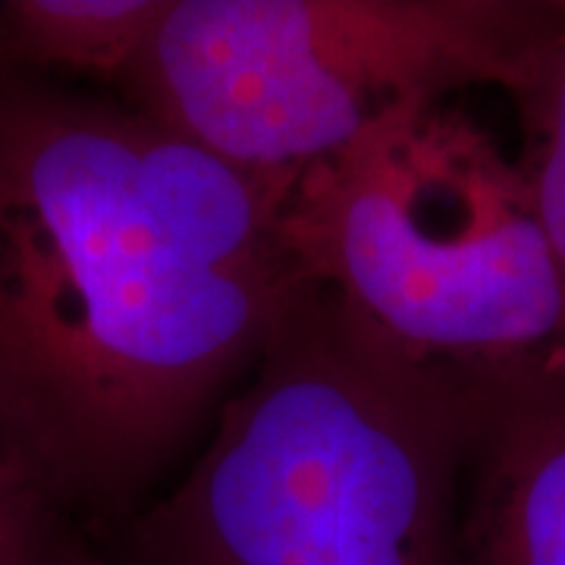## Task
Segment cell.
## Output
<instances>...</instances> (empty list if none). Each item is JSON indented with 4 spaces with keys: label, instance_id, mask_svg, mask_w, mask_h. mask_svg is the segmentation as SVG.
Masks as SVG:
<instances>
[{
    "label": "cell",
    "instance_id": "6da1fadb",
    "mask_svg": "<svg viewBox=\"0 0 565 565\" xmlns=\"http://www.w3.org/2000/svg\"><path fill=\"white\" fill-rule=\"evenodd\" d=\"M282 192L0 70V427L70 515H132L311 286Z\"/></svg>",
    "mask_w": 565,
    "mask_h": 565
},
{
    "label": "cell",
    "instance_id": "7a4b0ae2",
    "mask_svg": "<svg viewBox=\"0 0 565 565\" xmlns=\"http://www.w3.org/2000/svg\"><path fill=\"white\" fill-rule=\"evenodd\" d=\"M468 430L471 386L308 286L122 565H459Z\"/></svg>",
    "mask_w": 565,
    "mask_h": 565
},
{
    "label": "cell",
    "instance_id": "3957f363",
    "mask_svg": "<svg viewBox=\"0 0 565 565\" xmlns=\"http://www.w3.org/2000/svg\"><path fill=\"white\" fill-rule=\"evenodd\" d=\"M282 243L311 286L465 386L565 374V286L522 161L437 104L286 185Z\"/></svg>",
    "mask_w": 565,
    "mask_h": 565
},
{
    "label": "cell",
    "instance_id": "277c9868",
    "mask_svg": "<svg viewBox=\"0 0 565 565\" xmlns=\"http://www.w3.org/2000/svg\"><path fill=\"white\" fill-rule=\"evenodd\" d=\"M565 0H167L122 102L289 185L386 122L503 88L519 104Z\"/></svg>",
    "mask_w": 565,
    "mask_h": 565
},
{
    "label": "cell",
    "instance_id": "5b68a950",
    "mask_svg": "<svg viewBox=\"0 0 565 565\" xmlns=\"http://www.w3.org/2000/svg\"><path fill=\"white\" fill-rule=\"evenodd\" d=\"M459 565H565V374L471 386Z\"/></svg>",
    "mask_w": 565,
    "mask_h": 565
},
{
    "label": "cell",
    "instance_id": "8992f818",
    "mask_svg": "<svg viewBox=\"0 0 565 565\" xmlns=\"http://www.w3.org/2000/svg\"><path fill=\"white\" fill-rule=\"evenodd\" d=\"M167 13V0H13L0 3V54L120 85Z\"/></svg>",
    "mask_w": 565,
    "mask_h": 565
},
{
    "label": "cell",
    "instance_id": "52a82bcc",
    "mask_svg": "<svg viewBox=\"0 0 565 565\" xmlns=\"http://www.w3.org/2000/svg\"><path fill=\"white\" fill-rule=\"evenodd\" d=\"M0 565H104L0 427Z\"/></svg>",
    "mask_w": 565,
    "mask_h": 565
},
{
    "label": "cell",
    "instance_id": "ba28073f",
    "mask_svg": "<svg viewBox=\"0 0 565 565\" xmlns=\"http://www.w3.org/2000/svg\"><path fill=\"white\" fill-rule=\"evenodd\" d=\"M525 122V167L537 217L565 286V25L553 39L541 76L519 102Z\"/></svg>",
    "mask_w": 565,
    "mask_h": 565
}]
</instances>
